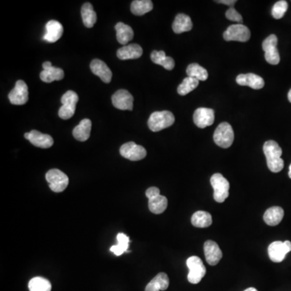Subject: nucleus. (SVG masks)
<instances>
[{"instance_id":"1","label":"nucleus","mask_w":291,"mask_h":291,"mask_svg":"<svg viewBox=\"0 0 291 291\" xmlns=\"http://www.w3.org/2000/svg\"><path fill=\"white\" fill-rule=\"evenodd\" d=\"M263 151L269 170L274 173L281 172L284 168V161L281 159L282 150L278 143L273 140L267 141L264 144Z\"/></svg>"},{"instance_id":"2","label":"nucleus","mask_w":291,"mask_h":291,"mask_svg":"<svg viewBox=\"0 0 291 291\" xmlns=\"http://www.w3.org/2000/svg\"><path fill=\"white\" fill-rule=\"evenodd\" d=\"M175 122V116L169 111H159L151 113L149 117L148 127L153 132H159L172 127Z\"/></svg>"},{"instance_id":"3","label":"nucleus","mask_w":291,"mask_h":291,"mask_svg":"<svg viewBox=\"0 0 291 291\" xmlns=\"http://www.w3.org/2000/svg\"><path fill=\"white\" fill-rule=\"evenodd\" d=\"M148 198L149 210L151 213L159 215L164 212L168 207V199L160 195V190L157 187H151L146 191Z\"/></svg>"},{"instance_id":"4","label":"nucleus","mask_w":291,"mask_h":291,"mask_svg":"<svg viewBox=\"0 0 291 291\" xmlns=\"http://www.w3.org/2000/svg\"><path fill=\"white\" fill-rule=\"evenodd\" d=\"M214 189V198L219 203H223L229 196L230 183L220 173H215L211 178Z\"/></svg>"},{"instance_id":"5","label":"nucleus","mask_w":291,"mask_h":291,"mask_svg":"<svg viewBox=\"0 0 291 291\" xmlns=\"http://www.w3.org/2000/svg\"><path fill=\"white\" fill-rule=\"evenodd\" d=\"M235 135L231 124L223 122L219 124L214 134V141L216 145L222 148H228L234 142Z\"/></svg>"},{"instance_id":"6","label":"nucleus","mask_w":291,"mask_h":291,"mask_svg":"<svg viewBox=\"0 0 291 291\" xmlns=\"http://www.w3.org/2000/svg\"><path fill=\"white\" fill-rule=\"evenodd\" d=\"M78 101V95L74 91L66 92L61 99L62 106L58 110V116L63 120H68L74 116Z\"/></svg>"},{"instance_id":"7","label":"nucleus","mask_w":291,"mask_h":291,"mask_svg":"<svg viewBox=\"0 0 291 291\" xmlns=\"http://www.w3.org/2000/svg\"><path fill=\"white\" fill-rule=\"evenodd\" d=\"M187 266L189 268L188 281L192 284H197L205 277L206 269L198 257L193 256L187 260Z\"/></svg>"},{"instance_id":"8","label":"nucleus","mask_w":291,"mask_h":291,"mask_svg":"<svg viewBox=\"0 0 291 291\" xmlns=\"http://www.w3.org/2000/svg\"><path fill=\"white\" fill-rule=\"evenodd\" d=\"M46 179L53 192L61 193L68 186L69 178L63 172L58 169H51L47 172Z\"/></svg>"},{"instance_id":"9","label":"nucleus","mask_w":291,"mask_h":291,"mask_svg":"<svg viewBox=\"0 0 291 291\" xmlns=\"http://www.w3.org/2000/svg\"><path fill=\"white\" fill-rule=\"evenodd\" d=\"M251 37V32L247 26L243 24H232L227 28V30L223 33V38L227 41H240L246 43Z\"/></svg>"},{"instance_id":"10","label":"nucleus","mask_w":291,"mask_h":291,"mask_svg":"<svg viewBox=\"0 0 291 291\" xmlns=\"http://www.w3.org/2000/svg\"><path fill=\"white\" fill-rule=\"evenodd\" d=\"M277 37L272 34L265 38L262 43V48L265 51V60L271 65H277L280 62V55L277 48Z\"/></svg>"},{"instance_id":"11","label":"nucleus","mask_w":291,"mask_h":291,"mask_svg":"<svg viewBox=\"0 0 291 291\" xmlns=\"http://www.w3.org/2000/svg\"><path fill=\"white\" fill-rule=\"evenodd\" d=\"M289 252H291V242L289 240L285 242L275 241L270 243L268 247L269 258L275 263H280L284 261L285 256L287 255Z\"/></svg>"},{"instance_id":"12","label":"nucleus","mask_w":291,"mask_h":291,"mask_svg":"<svg viewBox=\"0 0 291 291\" xmlns=\"http://www.w3.org/2000/svg\"><path fill=\"white\" fill-rule=\"evenodd\" d=\"M120 154L129 160L139 161L147 156V151L143 146L137 145L134 142H129L120 147Z\"/></svg>"},{"instance_id":"13","label":"nucleus","mask_w":291,"mask_h":291,"mask_svg":"<svg viewBox=\"0 0 291 291\" xmlns=\"http://www.w3.org/2000/svg\"><path fill=\"white\" fill-rule=\"evenodd\" d=\"M8 99L11 104L15 105H22L28 102V89L24 81H16L14 89L8 94Z\"/></svg>"},{"instance_id":"14","label":"nucleus","mask_w":291,"mask_h":291,"mask_svg":"<svg viewBox=\"0 0 291 291\" xmlns=\"http://www.w3.org/2000/svg\"><path fill=\"white\" fill-rule=\"evenodd\" d=\"M113 106L120 110H133L134 97L127 90L120 89L116 91L112 97Z\"/></svg>"},{"instance_id":"15","label":"nucleus","mask_w":291,"mask_h":291,"mask_svg":"<svg viewBox=\"0 0 291 291\" xmlns=\"http://www.w3.org/2000/svg\"><path fill=\"white\" fill-rule=\"evenodd\" d=\"M193 122L199 128H205L215 122V111L208 108H199L193 113Z\"/></svg>"},{"instance_id":"16","label":"nucleus","mask_w":291,"mask_h":291,"mask_svg":"<svg viewBox=\"0 0 291 291\" xmlns=\"http://www.w3.org/2000/svg\"><path fill=\"white\" fill-rule=\"evenodd\" d=\"M24 138L28 139L33 146L40 148H50L54 144V139L51 135H46L37 131H32L26 133Z\"/></svg>"},{"instance_id":"17","label":"nucleus","mask_w":291,"mask_h":291,"mask_svg":"<svg viewBox=\"0 0 291 291\" xmlns=\"http://www.w3.org/2000/svg\"><path fill=\"white\" fill-rule=\"evenodd\" d=\"M204 253L207 263L211 265H218L223 257L221 249L215 241L208 240L204 243Z\"/></svg>"},{"instance_id":"18","label":"nucleus","mask_w":291,"mask_h":291,"mask_svg":"<svg viewBox=\"0 0 291 291\" xmlns=\"http://www.w3.org/2000/svg\"><path fill=\"white\" fill-rule=\"evenodd\" d=\"M236 82L240 86L250 87L256 90L263 89L265 86L263 78L253 73L239 74L236 78Z\"/></svg>"},{"instance_id":"19","label":"nucleus","mask_w":291,"mask_h":291,"mask_svg":"<svg viewBox=\"0 0 291 291\" xmlns=\"http://www.w3.org/2000/svg\"><path fill=\"white\" fill-rule=\"evenodd\" d=\"M91 70L93 74L101 78V80L105 84H109L112 80L113 73L109 66L100 59H94L90 64Z\"/></svg>"},{"instance_id":"20","label":"nucleus","mask_w":291,"mask_h":291,"mask_svg":"<svg viewBox=\"0 0 291 291\" xmlns=\"http://www.w3.org/2000/svg\"><path fill=\"white\" fill-rule=\"evenodd\" d=\"M63 33V27L61 23L57 20H50L46 25V33L43 39L47 43H56L57 40L62 37Z\"/></svg>"},{"instance_id":"21","label":"nucleus","mask_w":291,"mask_h":291,"mask_svg":"<svg viewBox=\"0 0 291 291\" xmlns=\"http://www.w3.org/2000/svg\"><path fill=\"white\" fill-rule=\"evenodd\" d=\"M143 49L139 45H127L116 51V56L120 60L137 59L143 55Z\"/></svg>"},{"instance_id":"22","label":"nucleus","mask_w":291,"mask_h":291,"mask_svg":"<svg viewBox=\"0 0 291 291\" xmlns=\"http://www.w3.org/2000/svg\"><path fill=\"white\" fill-rule=\"evenodd\" d=\"M115 29L116 32V40L124 47L134 38V31L128 24L122 22L117 23L115 26Z\"/></svg>"},{"instance_id":"23","label":"nucleus","mask_w":291,"mask_h":291,"mask_svg":"<svg viewBox=\"0 0 291 291\" xmlns=\"http://www.w3.org/2000/svg\"><path fill=\"white\" fill-rule=\"evenodd\" d=\"M284 210L280 206H273L265 211L264 221L269 226H277L282 221Z\"/></svg>"},{"instance_id":"24","label":"nucleus","mask_w":291,"mask_h":291,"mask_svg":"<svg viewBox=\"0 0 291 291\" xmlns=\"http://www.w3.org/2000/svg\"><path fill=\"white\" fill-rule=\"evenodd\" d=\"M92 121L89 119H84L73 130L74 139L80 142H85L90 138Z\"/></svg>"},{"instance_id":"25","label":"nucleus","mask_w":291,"mask_h":291,"mask_svg":"<svg viewBox=\"0 0 291 291\" xmlns=\"http://www.w3.org/2000/svg\"><path fill=\"white\" fill-rule=\"evenodd\" d=\"M193 28V23L190 17L185 14L177 15L173 24V29L175 33L181 34L182 32H189Z\"/></svg>"},{"instance_id":"26","label":"nucleus","mask_w":291,"mask_h":291,"mask_svg":"<svg viewBox=\"0 0 291 291\" xmlns=\"http://www.w3.org/2000/svg\"><path fill=\"white\" fill-rule=\"evenodd\" d=\"M169 286V276L166 273H159L147 284L145 291L166 290Z\"/></svg>"},{"instance_id":"27","label":"nucleus","mask_w":291,"mask_h":291,"mask_svg":"<svg viewBox=\"0 0 291 291\" xmlns=\"http://www.w3.org/2000/svg\"><path fill=\"white\" fill-rule=\"evenodd\" d=\"M151 58L154 63L163 66L166 70H172L175 67L174 59L171 57L166 56L164 51H153Z\"/></svg>"},{"instance_id":"28","label":"nucleus","mask_w":291,"mask_h":291,"mask_svg":"<svg viewBox=\"0 0 291 291\" xmlns=\"http://www.w3.org/2000/svg\"><path fill=\"white\" fill-rule=\"evenodd\" d=\"M191 223L194 227L205 228L210 227L213 223L212 216L206 211H199L195 212L191 218Z\"/></svg>"},{"instance_id":"29","label":"nucleus","mask_w":291,"mask_h":291,"mask_svg":"<svg viewBox=\"0 0 291 291\" xmlns=\"http://www.w3.org/2000/svg\"><path fill=\"white\" fill-rule=\"evenodd\" d=\"M82 22L87 28H93L94 24L97 22V13L93 9V7L90 3H86L84 4L81 9Z\"/></svg>"},{"instance_id":"30","label":"nucleus","mask_w":291,"mask_h":291,"mask_svg":"<svg viewBox=\"0 0 291 291\" xmlns=\"http://www.w3.org/2000/svg\"><path fill=\"white\" fill-rule=\"evenodd\" d=\"M40 78L43 82H52L61 80L64 78V71L61 68L51 66L50 68L43 70L40 74Z\"/></svg>"},{"instance_id":"31","label":"nucleus","mask_w":291,"mask_h":291,"mask_svg":"<svg viewBox=\"0 0 291 291\" xmlns=\"http://www.w3.org/2000/svg\"><path fill=\"white\" fill-rule=\"evenodd\" d=\"M153 9L151 0H135L131 4V10L135 16H143Z\"/></svg>"},{"instance_id":"32","label":"nucleus","mask_w":291,"mask_h":291,"mask_svg":"<svg viewBox=\"0 0 291 291\" xmlns=\"http://www.w3.org/2000/svg\"><path fill=\"white\" fill-rule=\"evenodd\" d=\"M29 291H51L52 285L51 281L44 277H33L28 282Z\"/></svg>"},{"instance_id":"33","label":"nucleus","mask_w":291,"mask_h":291,"mask_svg":"<svg viewBox=\"0 0 291 291\" xmlns=\"http://www.w3.org/2000/svg\"><path fill=\"white\" fill-rule=\"evenodd\" d=\"M186 73L188 76L196 78L199 81H205L208 78L207 70L197 63L189 65L187 67Z\"/></svg>"},{"instance_id":"34","label":"nucleus","mask_w":291,"mask_h":291,"mask_svg":"<svg viewBox=\"0 0 291 291\" xmlns=\"http://www.w3.org/2000/svg\"><path fill=\"white\" fill-rule=\"evenodd\" d=\"M198 85L199 80H197L196 78L189 76L186 77L177 88V93L181 96H185V95L191 93L192 91L197 89Z\"/></svg>"},{"instance_id":"35","label":"nucleus","mask_w":291,"mask_h":291,"mask_svg":"<svg viewBox=\"0 0 291 291\" xmlns=\"http://www.w3.org/2000/svg\"><path fill=\"white\" fill-rule=\"evenodd\" d=\"M288 9V4L285 0H281L273 5L272 9V16L273 18L279 20L282 18Z\"/></svg>"},{"instance_id":"36","label":"nucleus","mask_w":291,"mask_h":291,"mask_svg":"<svg viewBox=\"0 0 291 291\" xmlns=\"http://www.w3.org/2000/svg\"><path fill=\"white\" fill-rule=\"evenodd\" d=\"M226 17L228 20H231V21H235V22L241 23L243 21L242 16L234 8H230L226 12Z\"/></svg>"},{"instance_id":"37","label":"nucleus","mask_w":291,"mask_h":291,"mask_svg":"<svg viewBox=\"0 0 291 291\" xmlns=\"http://www.w3.org/2000/svg\"><path fill=\"white\" fill-rule=\"evenodd\" d=\"M116 239H117L118 244L120 245V247H122L126 252H128L127 250H128L129 243H130V238L123 233H120L117 235Z\"/></svg>"},{"instance_id":"38","label":"nucleus","mask_w":291,"mask_h":291,"mask_svg":"<svg viewBox=\"0 0 291 291\" xmlns=\"http://www.w3.org/2000/svg\"><path fill=\"white\" fill-rule=\"evenodd\" d=\"M110 251L114 253L116 256H120L122 255L126 250L122 247H120V245L116 244L113 245V247H111Z\"/></svg>"},{"instance_id":"39","label":"nucleus","mask_w":291,"mask_h":291,"mask_svg":"<svg viewBox=\"0 0 291 291\" xmlns=\"http://www.w3.org/2000/svg\"><path fill=\"white\" fill-rule=\"evenodd\" d=\"M218 4H223L229 6L230 8H234L235 4H236L235 0H219V1H215Z\"/></svg>"},{"instance_id":"40","label":"nucleus","mask_w":291,"mask_h":291,"mask_svg":"<svg viewBox=\"0 0 291 291\" xmlns=\"http://www.w3.org/2000/svg\"><path fill=\"white\" fill-rule=\"evenodd\" d=\"M43 70H46V69L50 68L52 66V63L51 62H46L43 63Z\"/></svg>"},{"instance_id":"41","label":"nucleus","mask_w":291,"mask_h":291,"mask_svg":"<svg viewBox=\"0 0 291 291\" xmlns=\"http://www.w3.org/2000/svg\"><path fill=\"white\" fill-rule=\"evenodd\" d=\"M243 291H258V290H257V289H256V288L250 287L247 288V289H245V290Z\"/></svg>"},{"instance_id":"42","label":"nucleus","mask_w":291,"mask_h":291,"mask_svg":"<svg viewBox=\"0 0 291 291\" xmlns=\"http://www.w3.org/2000/svg\"><path fill=\"white\" fill-rule=\"evenodd\" d=\"M288 100L291 103V89L289 90V93H288Z\"/></svg>"},{"instance_id":"43","label":"nucleus","mask_w":291,"mask_h":291,"mask_svg":"<svg viewBox=\"0 0 291 291\" xmlns=\"http://www.w3.org/2000/svg\"><path fill=\"white\" fill-rule=\"evenodd\" d=\"M289 177L291 179V164L289 165Z\"/></svg>"}]
</instances>
